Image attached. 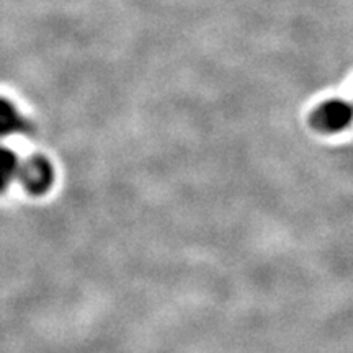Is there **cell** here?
I'll return each mask as SVG.
<instances>
[{"label":"cell","instance_id":"7a4b0ae2","mask_svg":"<svg viewBox=\"0 0 353 353\" xmlns=\"http://www.w3.org/2000/svg\"><path fill=\"white\" fill-rule=\"evenodd\" d=\"M17 176H20L21 183L28 192L39 195L51 187L52 169L46 159L34 156L19 165Z\"/></svg>","mask_w":353,"mask_h":353},{"label":"cell","instance_id":"6da1fadb","mask_svg":"<svg viewBox=\"0 0 353 353\" xmlns=\"http://www.w3.org/2000/svg\"><path fill=\"white\" fill-rule=\"evenodd\" d=\"M352 108L347 101L330 100L312 114V125L322 132H337L350 125Z\"/></svg>","mask_w":353,"mask_h":353},{"label":"cell","instance_id":"277c9868","mask_svg":"<svg viewBox=\"0 0 353 353\" xmlns=\"http://www.w3.org/2000/svg\"><path fill=\"white\" fill-rule=\"evenodd\" d=\"M19 159L10 149L0 145V192H3L19 172Z\"/></svg>","mask_w":353,"mask_h":353},{"label":"cell","instance_id":"3957f363","mask_svg":"<svg viewBox=\"0 0 353 353\" xmlns=\"http://www.w3.org/2000/svg\"><path fill=\"white\" fill-rule=\"evenodd\" d=\"M28 130V123L10 101L0 99V136H10Z\"/></svg>","mask_w":353,"mask_h":353}]
</instances>
